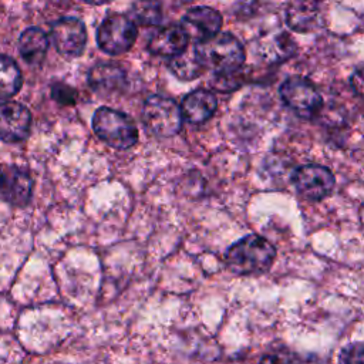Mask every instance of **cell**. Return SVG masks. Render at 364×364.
Instances as JSON below:
<instances>
[{
  "label": "cell",
  "instance_id": "1",
  "mask_svg": "<svg viewBox=\"0 0 364 364\" xmlns=\"http://www.w3.org/2000/svg\"><path fill=\"white\" fill-rule=\"evenodd\" d=\"M274 256L276 250L267 239L259 235H247L228 249L226 263L237 274H255L267 270Z\"/></svg>",
  "mask_w": 364,
  "mask_h": 364
},
{
  "label": "cell",
  "instance_id": "2",
  "mask_svg": "<svg viewBox=\"0 0 364 364\" xmlns=\"http://www.w3.org/2000/svg\"><path fill=\"white\" fill-rule=\"evenodd\" d=\"M196 53L205 68L216 75L235 74L245 61V50L239 40L232 34H216L198 43Z\"/></svg>",
  "mask_w": 364,
  "mask_h": 364
},
{
  "label": "cell",
  "instance_id": "3",
  "mask_svg": "<svg viewBox=\"0 0 364 364\" xmlns=\"http://www.w3.org/2000/svg\"><path fill=\"white\" fill-rule=\"evenodd\" d=\"M92 128L100 139L117 149L131 148L138 139L134 121L117 109L101 107L92 117Z\"/></svg>",
  "mask_w": 364,
  "mask_h": 364
},
{
  "label": "cell",
  "instance_id": "4",
  "mask_svg": "<svg viewBox=\"0 0 364 364\" xmlns=\"http://www.w3.org/2000/svg\"><path fill=\"white\" fill-rule=\"evenodd\" d=\"M182 109L171 98L162 95L149 97L142 108V119L146 128L158 136H172L182 125Z\"/></svg>",
  "mask_w": 364,
  "mask_h": 364
},
{
  "label": "cell",
  "instance_id": "5",
  "mask_svg": "<svg viewBox=\"0 0 364 364\" xmlns=\"http://www.w3.org/2000/svg\"><path fill=\"white\" fill-rule=\"evenodd\" d=\"M136 38L135 23L124 14H111L102 20L97 31V41L101 50L108 54L128 51Z\"/></svg>",
  "mask_w": 364,
  "mask_h": 364
},
{
  "label": "cell",
  "instance_id": "6",
  "mask_svg": "<svg viewBox=\"0 0 364 364\" xmlns=\"http://www.w3.org/2000/svg\"><path fill=\"white\" fill-rule=\"evenodd\" d=\"M280 97L293 112L303 118L314 117L323 102L314 84L301 77L286 80L280 87Z\"/></svg>",
  "mask_w": 364,
  "mask_h": 364
},
{
  "label": "cell",
  "instance_id": "7",
  "mask_svg": "<svg viewBox=\"0 0 364 364\" xmlns=\"http://www.w3.org/2000/svg\"><path fill=\"white\" fill-rule=\"evenodd\" d=\"M291 181L297 192L310 200L326 198L334 186L333 173L321 165H303L297 168Z\"/></svg>",
  "mask_w": 364,
  "mask_h": 364
},
{
  "label": "cell",
  "instance_id": "8",
  "mask_svg": "<svg viewBox=\"0 0 364 364\" xmlns=\"http://www.w3.org/2000/svg\"><path fill=\"white\" fill-rule=\"evenodd\" d=\"M33 192L30 173L14 165H4L0 169V200L13 206H24Z\"/></svg>",
  "mask_w": 364,
  "mask_h": 364
},
{
  "label": "cell",
  "instance_id": "9",
  "mask_svg": "<svg viewBox=\"0 0 364 364\" xmlns=\"http://www.w3.org/2000/svg\"><path fill=\"white\" fill-rule=\"evenodd\" d=\"M51 38L60 54L78 57L84 51L87 33L84 24L78 18L64 17L51 27Z\"/></svg>",
  "mask_w": 364,
  "mask_h": 364
},
{
  "label": "cell",
  "instance_id": "10",
  "mask_svg": "<svg viewBox=\"0 0 364 364\" xmlns=\"http://www.w3.org/2000/svg\"><path fill=\"white\" fill-rule=\"evenodd\" d=\"M30 111L14 101L0 104V138L6 142H20L28 136Z\"/></svg>",
  "mask_w": 364,
  "mask_h": 364
},
{
  "label": "cell",
  "instance_id": "11",
  "mask_svg": "<svg viewBox=\"0 0 364 364\" xmlns=\"http://www.w3.org/2000/svg\"><path fill=\"white\" fill-rule=\"evenodd\" d=\"M181 26L189 38L200 43L219 33L222 17L210 7H195L183 16Z\"/></svg>",
  "mask_w": 364,
  "mask_h": 364
},
{
  "label": "cell",
  "instance_id": "12",
  "mask_svg": "<svg viewBox=\"0 0 364 364\" xmlns=\"http://www.w3.org/2000/svg\"><path fill=\"white\" fill-rule=\"evenodd\" d=\"M188 34L182 26H166L159 28L149 40L151 53L162 57H173L188 46Z\"/></svg>",
  "mask_w": 364,
  "mask_h": 364
},
{
  "label": "cell",
  "instance_id": "13",
  "mask_svg": "<svg viewBox=\"0 0 364 364\" xmlns=\"http://www.w3.org/2000/svg\"><path fill=\"white\" fill-rule=\"evenodd\" d=\"M181 109L186 121L191 124H202L213 115L216 98L210 91L196 90L183 98Z\"/></svg>",
  "mask_w": 364,
  "mask_h": 364
},
{
  "label": "cell",
  "instance_id": "14",
  "mask_svg": "<svg viewBox=\"0 0 364 364\" xmlns=\"http://www.w3.org/2000/svg\"><path fill=\"white\" fill-rule=\"evenodd\" d=\"M125 82V73L118 64L102 63L90 73V85L100 92H112Z\"/></svg>",
  "mask_w": 364,
  "mask_h": 364
},
{
  "label": "cell",
  "instance_id": "15",
  "mask_svg": "<svg viewBox=\"0 0 364 364\" xmlns=\"http://www.w3.org/2000/svg\"><path fill=\"white\" fill-rule=\"evenodd\" d=\"M48 48L47 36L37 27L27 28L18 40V50L21 57L30 64H38Z\"/></svg>",
  "mask_w": 364,
  "mask_h": 364
},
{
  "label": "cell",
  "instance_id": "16",
  "mask_svg": "<svg viewBox=\"0 0 364 364\" xmlns=\"http://www.w3.org/2000/svg\"><path fill=\"white\" fill-rule=\"evenodd\" d=\"M169 68L178 78L191 81L198 75H200L205 67L196 53V48L186 47L183 51L172 57L169 63Z\"/></svg>",
  "mask_w": 364,
  "mask_h": 364
},
{
  "label": "cell",
  "instance_id": "17",
  "mask_svg": "<svg viewBox=\"0 0 364 364\" xmlns=\"http://www.w3.org/2000/svg\"><path fill=\"white\" fill-rule=\"evenodd\" d=\"M21 87V71L7 55H0V97H11Z\"/></svg>",
  "mask_w": 364,
  "mask_h": 364
},
{
  "label": "cell",
  "instance_id": "18",
  "mask_svg": "<svg viewBox=\"0 0 364 364\" xmlns=\"http://www.w3.org/2000/svg\"><path fill=\"white\" fill-rule=\"evenodd\" d=\"M135 21L142 26L158 24L162 18V6L159 0H136L132 7Z\"/></svg>",
  "mask_w": 364,
  "mask_h": 364
},
{
  "label": "cell",
  "instance_id": "19",
  "mask_svg": "<svg viewBox=\"0 0 364 364\" xmlns=\"http://www.w3.org/2000/svg\"><path fill=\"white\" fill-rule=\"evenodd\" d=\"M338 364H364V343L346 346L340 353Z\"/></svg>",
  "mask_w": 364,
  "mask_h": 364
},
{
  "label": "cell",
  "instance_id": "20",
  "mask_svg": "<svg viewBox=\"0 0 364 364\" xmlns=\"http://www.w3.org/2000/svg\"><path fill=\"white\" fill-rule=\"evenodd\" d=\"M259 364H300V360L287 350H276L266 354Z\"/></svg>",
  "mask_w": 364,
  "mask_h": 364
},
{
  "label": "cell",
  "instance_id": "21",
  "mask_svg": "<svg viewBox=\"0 0 364 364\" xmlns=\"http://www.w3.org/2000/svg\"><path fill=\"white\" fill-rule=\"evenodd\" d=\"M53 95L61 104H71L73 101H75V90H73L67 85H60V90L54 88Z\"/></svg>",
  "mask_w": 364,
  "mask_h": 364
},
{
  "label": "cell",
  "instance_id": "22",
  "mask_svg": "<svg viewBox=\"0 0 364 364\" xmlns=\"http://www.w3.org/2000/svg\"><path fill=\"white\" fill-rule=\"evenodd\" d=\"M350 82H351V87L354 88V91H355L360 97L364 98V65L358 67V68L353 73V75H351V78H350Z\"/></svg>",
  "mask_w": 364,
  "mask_h": 364
},
{
  "label": "cell",
  "instance_id": "23",
  "mask_svg": "<svg viewBox=\"0 0 364 364\" xmlns=\"http://www.w3.org/2000/svg\"><path fill=\"white\" fill-rule=\"evenodd\" d=\"M260 361H256L253 357L250 355H245V354H235V355H229L225 358L218 360L215 364H259Z\"/></svg>",
  "mask_w": 364,
  "mask_h": 364
},
{
  "label": "cell",
  "instance_id": "24",
  "mask_svg": "<svg viewBox=\"0 0 364 364\" xmlns=\"http://www.w3.org/2000/svg\"><path fill=\"white\" fill-rule=\"evenodd\" d=\"M87 3H91V4H104V3H108L111 0H84Z\"/></svg>",
  "mask_w": 364,
  "mask_h": 364
}]
</instances>
